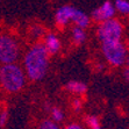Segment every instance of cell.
I'll use <instances>...</instances> for the list:
<instances>
[{"mask_svg":"<svg viewBox=\"0 0 129 129\" xmlns=\"http://www.w3.org/2000/svg\"><path fill=\"white\" fill-rule=\"evenodd\" d=\"M76 11V7L71 5H64L60 6L55 13V23L58 28L63 29L71 22L73 13Z\"/></svg>","mask_w":129,"mask_h":129,"instance_id":"obj_7","label":"cell"},{"mask_svg":"<svg viewBox=\"0 0 129 129\" xmlns=\"http://www.w3.org/2000/svg\"><path fill=\"white\" fill-rule=\"evenodd\" d=\"M37 129H62L58 123L52 121L51 119H44L40 122L39 128Z\"/></svg>","mask_w":129,"mask_h":129,"instance_id":"obj_15","label":"cell"},{"mask_svg":"<svg viewBox=\"0 0 129 129\" xmlns=\"http://www.w3.org/2000/svg\"><path fill=\"white\" fill-rule=\"evenodd\" d=\"M86 31L85 29L83 28H79L77 26H73L71 30V39H72V42L75 43L76 45H80L86 41Z\"/></svg>","mask_w":129,"mask_h":129,"instance_id":"obj_11","label":"cell"},{"mask_svg":"<svg viewBox=\"0 0 129 129\" xmlns=\"http://www.w3.org/2000/svg\"><path fill=\"white\" fill-rule=\"evenodd\" d=\"M71 22L75 24V26H77V27L85 29V28L90 27L91 18L86 14V13L83 12V11H80V9H78V8H76L75 13H73V16H72Z\"/></svg>","mask_w":129,"mask_h":129,"instance_id":"obj_9","label":"cell"},{"mask_svg":"<svg viewBox=\"0 0 129 129\" xmlns=\"http://www.w3.org/2000/svg\"><path fill=\"white\" fill-rule=\"evenodd\" d=\"M21 48L15 36L9 33H0V64L16 63Z\"/></svg>","mask_w":129,"mask_h":129,"instance_id":"obj_4","label":"cell"},{"mask_svg":"<svg viewBox=\"0 0 129 129\" xmlns=\"http://www.w3.org/2000/svg\"><path fill=\"white\" fill-rule=\"evenodd\" d=\"M115 14H116V12H115V8L113 6V4L107 0L104 4H101L98 8L94 9L90 18H91V20L100 23V22H104L106 20L115 18Z\"/></svg>","mask_w":129,"mask_h":129,"instance_id":"obj_6","label":"cell"},{"mask_svg":"<svg viewBox=\"0 0 129 129\" xmlns=\"http://www.w3.org/2000/svg\"><path fill=\"white\" fill-rule=\"evenodd\" d=\"M121 129H126V128H121Z\"/></svg>","mask_w":129,"mask_h":129,"instance_id":"obj_21","label":"cell"},{"mask_svg":"<svg viewBox=\"0 0 129 129\" xmlns=\"http://www.w3.org/2000/svg\"><path fill=\"white\" fill-rule=\"evenodd\" d=\"M101 52L106 62L114 68H121L127 63L128 51L122 41H111L101 43Z\"/></svg>","mask_w":129,"mask_h":129,"instance_id":"obj_3","label":"cell"},{"mask_svg":"<svg viewBox=\"0 0 129 129\" xmlns=\"http://www.w3.org/2000/svg\"><path fill=\"white\" fill-rule=\"evenodd\" d=\"M123 76H124V79H126V81H128V79H129V69H128V66H126V68H124Z\"/></svg>","mask_w":129,"mask_h":129,"instance_id":"obj_20","label":"cell"},{"mask_svg":"<svg viewBox=\"0 0 129 129\" xmlns=\"http://www.w3.org/2000/svg\"><path fill=\"white\" fill-rule=\"evenodd\" d=\"M7 121H8V113L6 109L0 111V128H4L6 126Z\"/></svg>","mask_w":129,"mask_h":129,"instance_id":"obj_18","label":"cell"},{"mask_svg":"<svg viewBox=\"0 0 129 129\" xmlns=\"http://www.w3.org/2000/svg\"><path fill=\"white\" fill-rule=\"evenodd\" d=\"M63 129H86L84 126H81L80 123H77V122H71L69 124H66Z\"/></svg>","mask_w":129,"mask_h":129,"instance_id":"obj_19","label":"cell"},{"mask_svg":"<svg viewBox=\"0 0 129 129\" xmlns=\"http://www.w3.org/2000/svg\"><path fill=\"white\" fill-rule=\"evenodd\" d=\"M85 122H86L88 129H102L99 119L94 115H87L85 117Z\"/></svg>","mask_w":129,"mask_h":129,"instance_id":"obj_14","label":"cell"},{"mask_svg":"<svg viewBox=\"0 0 129 129\" xmlns=\"http://www.w3.org/2000/svg\"><path fill=\"white\" fill-rule=\"evenodd\" d=\"M66 90L69 91L70 93L76 94L77 96L84 95L87 92V85L84 81L80 80H70L66 84Z\"/></svg>","mask_w":129,"mask_h":129,"instance_id":"obj_10","label":"cell"},{"mask_svg":"<svg viewBox=\"0 0 129 129\" xmlns=\"http://www.w3.org/2000/svg\"><path fill=\"white\" fill-rule=\"evenodd\" d=\"M43 45H44L45 50L48 51L49 56L58 54V51L62 48V42H60L58 35L55 33H45L43 36Z\"/></svg>","mask_w":129,"mask_h":129,"instance_id":"obj_8","label":"cell"},{"mask_svg":"<svg viewBox=\"0 0 129 129\" xmlns=\"http://www.w3.org/2000/svg\"><path fill=\"white\" fill-rule=\"evenodd\" d=\"M27 77L18 63L0 65V86L7 93H18L26 85Z\"/></svg>","mask_w":129,"mask_h":129,"instance_id":"obj_2","label":"cell"},{"mask_svg":"<svg viewBox=\"0 0 129 129\" xmlns=\"http://www.w3.org/2000/svg\"><path fill=\"white\" fill-rule=\"evenodd\" d=\"M124 26L119 19H109L98 23L96 36L100 42H111V41H122Z\"/></svg>","mask_w":129,"mask_h":129,"instance_id":"obj_5","label":"cell"},{"mask_svg":"<svg viewBox=\"0 0 129 129\" xmlns=\"http://www.w3.org/2000/svg\"><path fill=\"white\" fill-rule=\"evenodd\" d=\"M71 106H72V109L75 112H80L81 108H83V100L79 96H76L75 99L72 100Z\"/></svg>","mask_w":129,"mask_h":129,"instance_id":"obj_17","label":"cell"},{"mask_svg":"<svg viewBox=\"0 0 129 129\" xmlns=\"http://www.w3.org/2000/svg\"><path fill=\"white\" fill-rule=\"evenodd\" d=\"M30 31H31V36H33L34 39H36V40L42 39L43 36L45 35V31H44V29H43V27L39 26V24L30 28Z\"/></svg>","mask_w":129,"mask_h":129,"instance_id":"obj_16","label":"cell"},{"mask_svg":"<svg viewBox=\"0 0 129 129\" xmlns=\"http://www.w3.org/2000/svg\"><path fill=\"white\" fill-rule=\"evenodd\" d=\"M50 115H51V120L55 121L56 123H59L64 120V112L60 109L59 107H51L50 109Z\"/></svg>","mask_w":129,"mask_h":129,"instance_id":"obj_13","label":"cell"},{"mask_svg":"<svg viewBox=\"0 0 129 129\" xmlns=\"http://www.w3.org/2000/svg\"><path fill=\"white\" fill-rule=\"evenodd\" d=\"M113 6L115 8V12H119L122 15H127L129 13V3L128 0H115Z\"/></svg>","mask_w":129,"mask_h":129,"instance_id":"obj_12","label":"cell"},{"mask_svg":"<svg viewBox=\"0 0 129 129\" xmlns=\"http://www.w3.org/2000/svg\"><path fill=\"white\" fill-rule=\"evenodd\" d=\"M49 56L42 42L31 44L23 55V69L26 77L31 81H40L45 77L49 69Z\"/></svg>","mask_w":129,"mask_h":129,"instance_id":"obj_1","label":"cell"}]
</instances>
